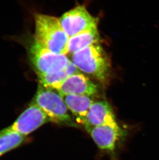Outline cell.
I'll return each instance as SVG.
<instances>
[{
  "label": "cell",
  "mask_w": 159,
  "mask_h": 160,
  "mask_svg": "<svg viewBox=\"0 0 159 160\" xmlns=\"http://www.w3.org/2000/svg\"><path fill=\"white\" fill-rule=\"evenodd\" d=\"M65 70L69 76L80 72L78 68H77L75 64L71 60H69L66 67H65Z\"/></svg>",
  "instance_id": "14"
},
{
  "label": "cell",
  "mask_w": 159,
  "mask_h": 160,
  "mask_svg": "<svg viewBox=\"0 0 159 160\" xmlns=\"http://www.w3.org/2000/svg\"><path fill=\"white\" fill-rule=\"evenodd\" d=\"M26 138L14 131L10 127L0 130V157L26 142Z\"/></svg>",
  "instance_id": "12"
},
{
  "label": "cell",
  "mask_w": 159,
  "mask_h": 160,
  "mask_svg": "<svg viewBox=\"0 0 159 160\" xmlns=\"http://www.w3.org/2000/svg\"><path fill=\"white\" fill-rule=\"evenodd\" d=\"M63 29L69 38L97 28L98 19L94 17L84 5H78L59 18Z\"/></svg>",
  "instance_id": "5"
},
{
  "label": "cell",
  "mask_w": 159,
  "mask_h": 160,
  "mask_svg": "<svg viewBox=\"0 0 159 160\" xmlns=\"http://www.w3.org/2000/svg\"><path fill=\"white\" fill-rule=\"evenodd\" d=\"M36 42L48 50L59 54L67 55L69 37L60 24L59 19L44 14L35 16Z\"/></svg>",
  "instance_id": "2"
},
{
  "label": "cell",
  "mask_w": 159,
  "mask_h": 160,
  "mask_svg": "<svg viewBox=\"0 0 159 160\" xmlns=\"http://www.w3.org/2000/svg\"><path fill=\"white\" fill-rule=\"evenodd\" d=\"M125 132L116 121L94 127L89 133L98 148L108 152H113L117 142Z\"/></svg>",
  "instance_id": "7"
},
{
  "label": "cell",
  "mask_w": 159,
  "mask_h": 160,
  "mask_svg": "<svg viewBox=\"0 0 159 160\" xmlns=\"http://www.w3.org/2000/svg\"><path fill=\"white\" fill-rule=\"evenodd\" d=\"M51 121L42 109L32 101L9 127L17 133L26 137L42 125Z\"/></svg>",
  "instance_id": "6"
},
{
  "label": "cell",
  "mask_w": 159,
  "mask_h": 160,
  "mask_svg": "<svg viewBox=\"0 0 159 160\" xmlns=\"http://www.w3.org/2000/svg\"><path fill=\"white\" fill-rule=\"evenodd\" d=\"M29 58L38 76L64 70L69 60L65 54L53 52L38 44L34 38L27 46Z\"/></svg>",
  "instance_id": "4"
},
{
  "label": "cell",
  "mask_w": 159,
  "mask_h": 160,
  "mask_svg": "<svg viewBox=\"0 0 159 160\" xmlns=\"http://www.w3.org/2000/svg\"><path fill=\"white\" fill-rule=\"evenodd\" d=\"M57 91L63 97L67 95L93 97L97 93L98 87L87 76L80 72L68 77Z\"/></svg>",
  "instance_id": "8"
},
{
  "label": "cell",
  "mask_w": 159,
  "mask_h": 160,
  "mask_svg": "<svg viewBox=\"0 0 159 160\" xmlns=\"http://www.w3.org/2000/svg\"><path fill=\"white\" fill-rule=\"evenodd\" d=\"M33 102L47 114L51 122L75 126L64 98L57 90L39 83Z\"/></svg>",
  "instance_id": "3"
},
{
  "label": "cell",
  "mask_w": 159,
  "mask_h": 160,
  "mask_svg": "<svg viewBox=\"0 0 159 160\" xmlns=\"http://www.w3.org/2000/svg\"><path fill=\"white\" fill-rule=\"evenodd\" d=\"M116 122L111 106L106 100L94 101L87 113L84 128L88 132L94 127Z\"/></svg>",
  "instance_id": "9"
},
{
  "label": "cell",
  "mask_w": 159,
  "mask_h": 160,
  "mask_svg": "<svg viewBox=\"0 0 159 160\" xmlns=\"http://www.w3.org/2000/svg\"><path fill=\"white\" fill-rule=\"evenodd\" d=\"M63 98L69 111L75 117L79 123L84 125L88 112L92 104L94 102L93 97L67 95Z\"/></svg>",
  "instance_id": "10"
},
{
  "label": "cell",
  "mask_w": 159,
  "mask_h": 160,
  "mask_svg": "<svg viewBox=\"0 0 159 160\" xmlns=\"http://www.w3.org/2000/svg\"><path fill=\"white\" fill-rule=\"evenodd\" d=\"M71 61L80 71L107 83L111 72V62L100 43L94 44L71 55Z\"/></svg>",
  "instance_id": "1"
},
{
  "label": "cell",
  "mask_w": 159,
  "mask_h": 160,
  "mask_svg": "<svg viewBox=\"0 0 159 160\" xmlns=\"http://www.w3.org/2000/svg\"><path fill=\"white\" fill-rule=\"evenodd\" d=\"M69 76L64 68V70L57 72L39 76L38 78L39 82L41 85L57 90L61 84Z\"/></svg>",
  "instance_id": "13"
},
{
  "label": "cell",
  "mask_w": 159,
  "mask_h": 160,
  "mask_svg": "<svg viewBox=\"0 0 159 160\" xmlns=\"http://www.w3.org/2000/svg\"><path fill=\"white\" fill-rule=\"evenodd\" d=\"M100 43V36L97 28L81 32L69 38L67 55H72L94 44Z\"/></svg>",
  "instance_id": "11"
}]
</instances>
